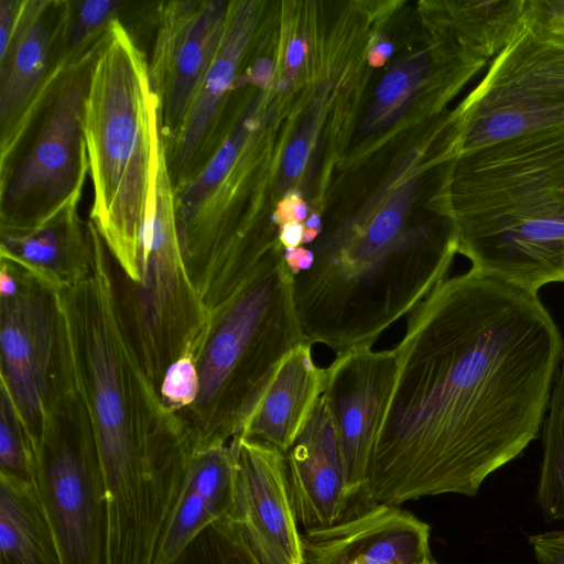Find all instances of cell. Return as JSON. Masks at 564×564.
Wrapping results in <instances>:
<instances>
[{"mask_svg":"<svg viewBox=\"0 0 564 564\" xmlns=\"http://www.w3.org/2000/svg\"><path fill=\"white\" fill-rule=\"evenodd\" d=\"M281 246L275 243L248 280L209 312L195 354L199 392L176 412L192 456L240 435L284 358L307 340Z\"/></svg>","mask_w":564,"mask_h":564,"instance_id":"cell-5","label":"cell"},{"mask_svg":"<svg viewBox=\"0 0 564 564\" xmlns=\"http://www.w3.org/2000/svg\"><path fill=\"white\" fill-rule=\"evenodd\" d=\"M34 484L63 564H105V485L88 413L75 383L65 332L35 449Z\"/></svg>","mask_w":564,"mask_h":564,"instance_id":"cell-8","label":"cell"},{"mask_svg":"<svg viewBox=\"0 0 564 564\" xmlns=\"http://www.w3.org/2000/svg\"><path fill=\"white\" fill-rule=\"evenodd\" d=\"M236 454L230 443L191 457L160 535L153 564H174L208 527L230 516L236 495Z\"/></svg>","mask_w":564,"mask_h":564,"instance_id":"cell-17","label":"cell"},{"mask_svg":"<svg viewBox=\"0 0 564 564\" xmlns=\"http://www.w3.org/2000/svg\"><path fill=\"white\" fill-rule=\"evenodd\" d=\"M304 564H429L430 527L398 506L376 505L302 534Z\"/></svg>","mask_w":564,"mask_h":564,"instance_id":"cell-15","label":"cell"},{"mask_svg":"<svg viewBox=\"0 0 564 564\" xmlns=\"http://www.w3.org/2000/svg\"><path fill=\"white\" fill-rule=\"evenodd\" d=\"M174 564H260L227 517L203 531Z\"/></svg>","mask_w":564,"mask_h":564,"instance_id":"cell-24","label":"cell"},{"mask_svg":"<svg viewBox=\"0 0 564 564\" xmlns=\"http://www.w3.org/2000/svg\"><path fill=\"white\" fill-rule=\"evenodd\" d=\"M308 155L305 139H297L289 145L284 156V171L290 177H296L303 170Z\"/></svg>","mask_w":564,"mask_h":564,"instance_id":"cell-31","label":"cell"},{"mask_svg":"<svg viewBox=\"0 0 564 564\" xmlns=\"http://www.w3.org/2000/svg\"><path fill=\"white\" fill-rule=\"evenodd\" d=\"M523 22L541 39L564 47V0H524Z\"/></svg>","mask_w":564,"mask_h":564,"instance_id":"cell-28","label":"cell"},{"mask_svg":"<svg viewBox=\"0 0 564 564\" xmlns=\"http://www.w3.org/2000/svg\"><path fill=\"white\" fill-rule=\"evenodd\" d=\"M231 444L237 476L235 503L228 518L260 564H304L285 454L240 435Z\"/></svg>","mask_w":564,"mask_h":564,"instance_id":"cell-13","label":"cell"},{"mask_svg":"<svg viewBox=\"0 0 564 564\" xmlns=\"http://www.w3.org/2000/svg\"><path fill=\"white\" fill-rule=\"evenodd\" d=\"M529 542L539 564H564V530L531 535Z\"/></svg>","mask_w":564,"mask_h":564,"instance_id":"cell-29","label":"cell"},{"mask_svg":"<svg viewBox=\"0 0 564 564\" xmlns=\"http://www.w3.org/2000/svg\"><path fill=\"white\" fill-rule=\"evenodd\" d=\"M542 463L536 501L549 520H564V358L542 425Z\"/></svg>","mask_w":564,"mask_h":564,"instance_id":"cell-22","label":"cell"},{"mask_svg":"<svg viewBox=\"0 0 564 564\" xmlns=\"http://www.w3.org/2000/svg\"><path fill=\"white\" fill-rule=\"evenodd\" d=\"M285 466L295 517L305 531L328 528L351 516L341 451L324 395L285 453Z\"/></svg>","mask_w":564,"mask_h":564,"instance_id":"cell-16","label":"cell"},{"mask_svg":"<svg viewBox=\"0 0 564 564\" xmlns=\"http://www.w3.org/2000/svg\"><path fill=\"white\" fill-rule=\"evenodd\" d=\"M65 0H24L12 36L0 52V133L29 105L61 59Z\"/></svg>","mask_w":564,"mask_h":564,"instance_id":"cell-18","label":"cell"},{"mask_svg":"<svg viewBox=\"0 0 564 564\" xmlns=\"http://www.w3.org/2000/svg\"><path fill=\"white\" fill-rule=\"evenodd\" d=\"M127 4L116 0H65L59 58L82 54L97 43Z\"/></svg>","mask_w":564,"mask_h":564,"instance_id":"cell-23","label":"cell"},{"mask_svg":"<svg viewBox=\"0 0 564 564\" xmlns=\"http://www.w3.org/2000/svg\"><path fill=\"white\" fill-rule=\"evenodd\" d=\"M312 345L304 340L288 354L240 436L288 452L326 387L327 368L315 364Z\"/></svg>","mask_w":564,"mask_h":564,"instance_id":"cell-19","label":"cell"},{"mask_svg":"<svg viewBox=\"0 0 564 564\" xmlns=\"http://www.w3.org/2000/svg\"><path fill=\"white\" fill-rule=\"evenodd\" d=\"M111 279L120 322L160 392L167 368L184 355L196 354L209 323V311L184 262L161 131L155 149L154 205L142 245L124 264H111Z\"/></svg>","mask_w":564,"mask_h":564,"instance_id":"cell-7","label":"cell"},{"mask_svg":"<svg viewBox=\"0 0 564 564\" xmlns=\"http://www.w3.org/2000/svg\"><path fill=\"white\" fill-rule=\"evenodd\" d=\"M426 68V61H413L389 72L378 87L375 109L367 124L370 128L383 127L387 121L393 119L410 99Z\"/></svg>","mask_w":564,"mask_h":564,"instance_id":"cell-26","label":"cell"},{"mask_svg":"<svg viewBox=\"0 0 564 564\" xmlns=\"http://www.w3.org/2000/svg\"><path fill=\"white\" fill-rule=\"evenodd\" d=\"M305 232V226L301 223L286 221L280 230L279 240L284 248H297L304 243Z\"/></svg>","mask_w":564,"mask_h":564,"instance_id":"cell-33","label":"cell"},{"mask_svg":"<svg viewBox=\"0 0 564 564\" xmlns=\"http://www.w3.org/2000/svg\"><path fill=\"white\" fill-rule=\"evenodd\" d=\"M88 275L59 291L70 362L107 498L106 564H153L192 454L120 322L108 250L89 221Z\"/></svg>","mask_w":564,"mask_h":564,"instance_id":"cell-2","label":"cell"},{"mask_svg":"<svg viewBox=\"0 0 564 564\" xmlns=\"http://www.w3.org/2000/svg\"><path fill=\"white\" fill-rule=\"evenodd\" d=\"M250 70L252 82L258 85H263L271 76L272 65L267 58H260L253 64Z\"/></svg>","mask_w":564,"mask_h":564,"instance_id":"cell-34","label":"cell"},{"mask_svg":"<svg viewBox=\"0 0 564 564\" xmlns=\"http://www.w3.org/2000/svg\"><path fill=\"white\" fill-rule=\"evenodd\" d=\"M304 56V44L301 40H293L288 47L286 62L290 66H297Z\"/></svg>","mask_w":564,"mask_h":564,"instance_id":"cell-35","label":"cell"},{"mask_svg":"<svg viewBox=\"0 0 564 564\" xmlns=\"http://www.w3.org/2000/svg\"><path fill=\"white\" fill-rule=\"evenodd\" d=\"M104 36L86 52L61 58L0 133V231L36 228L79 204L89 173L84 101Z\"/></svg>","mask_w":564,"mask_h":564,"instance_id":"cell-6","label":"cell"},{"mask_svg":"<svg viewBox=\"0 0 564 564\" xmlns=\"http://www.w3.org/2000/svg\"><path fill=\"white\" fill-rule=\"evenodd\" d=\"M24 0H0V52L8 45L15 29Z\"/></svg>","mask_w":564,"mask_h":564,"instance_id":"cell-30","label":"cell"},{"mask_svg":"<svg viewBox=\"0 0 564 564\" xmlns=\"http://www.w3.org/2000/svg\"><path fill=\"white\" fill-rule=\"evenodd\" d=\"M35 447L9 397L0 387V473L34 482Z\"/></svg>","mask_w":564,"mask_h":564,"instance_id":"cell-25","label":"cell"},{"mask_svg":"<svg viewBox=\"0 0 564 564\" xmlns=\"http://www.w3.org/2000/svg\"><path fill=\"white\" fill-rule=\"evenodd\" d=\"M457 118L459 154L564 127V47L541 39L523 22L492 58Z\"/></svg>","mask_w":564,"mask_h":564,"instance_id":"cell-9","label":"cell"},{"mask_svg":"<svg viewBox=\"0 0 564 564\" xmlns=\"http://www.w3.org/2000/svg\"><path fill=\"white\" fill-rule=\"evenodd\" d=\"M253 8L229 2L225 31L216 55L176 137L164 143L173 188L192 181L219 150L231 129L226 108L249 42Z\"/></svg>","mask_w":564,"mask_h":564,"instance_id":"cell-14","label":"cell"},{"mask_svg":"<svg viewBox=\"0 0 564 564\" xmlns=\"http://www.w3.org/2000/svg\"><path fill=\"white\" fill-rule=\"evenodd\" d=\"M449 199L470 269L533 294L564 282V127L459 154Z\"/></svg>","mask_w":564,"mask_h":564,"instance_id":"cell-3","label":"cell"},{"mask_svg":"<svg viewBox=\"0 0 564 564\" xmlns=\"http://www.w3.org/2000/svg\"><path fill=\"white\" fill-rule=\"evenodd\" d=\"M392 52V46L389 42H381L376 47L375 61L386 59Z\"/></svg>","mask_w":564,"mask_h":564,"instance_id":"cell-36","label":"cell"},{"mask_svg":"<svg viewBox=\"0 0 564 564\" xmlns=\"http://www.w3.org/2000/svg\"><path fill=\"white\" fill-rule=\"evenodd\" d=\"M83 129L94 191L89 220L120 265L139 250L153 212L161 126L149 62L119 18L94 61Z\"/></svg>","mask_w":564,"mask_h":564,"instance_id":"cell-4","label":"cell"},{"mask_svg":"<svg viewBox=\"0 0 564 564\" xmlns=\"http://www.w3.org/2000/svg\"><path fill=\"white\" fill-rule=\"evenodd\" d=\"M228 3L171 0L158 7V30L149 76L158 100L163 142L181 130L219 47Z\"/></svg>","mask_w":564,"mask_h":564,"instance_id":"cell-11","label":"cell"},{"mask_svg":"<svg viewBox=\"0 0 564 564\" xmlns=\"http://www.w3.org/2000/svg\"><path fill=\"white\" fill-rule=\"evenodd\" d=\"M394 350L367 508L477 495L542 430L564 338L538 294L470 269L405 317Z\"/></svg>","mask_w":564,"mask_h":564,"instance_id":"cell-1","label":"cell"},{"mask_svg":"<svg viewBox=\"0 0 564 564\" xmlns=\"http://www.w3.org/2000/svg\"><path fill=\"white\" fill-rule=\"evenodd\" d=\"M199 392V377L194 354L175 360L165 371L160 395L164 405L176 413L191 406Z\"/></svg>","mask_w":564,"mask_h":564,"instance_id":"cell-27","label":"cell"},{"mask_svg":"<svg viewBox=\"0 0 564 564\" xmlns=\"http://www.w3.org/2000/svg\"><path fill=\"white\" fill-rule=\"evenodd\" d=\"M397 371L394 348H356L327 367L325 397L336 429L355 513L366 509L368 470L377 430Z\"/></svg>","mask_w":564,"mask_h":564,"instance_id":"cell-12","label":"cell"},{"mask_svg":"<svg viewBox=\"0 0 564 564\" xmlns=\"http://www.w3.org/2000/svg\"><path fill=\"white\" fill-rule=\"evenodd\" d=\"M429 564H436L433 560Z\"/></svg>","mask_w":564,"mask_h":564,"instance_id":"cell-37","label":"cell"},{"mask_svg":"<svg viewBox=\"0 0 564 564\" xmlns=\"http://www.w3.org/2000/svg\"><path fill=\"white\" fill-rule=\"evenodd\" d=\"M73 204L36 228L0 231L1 258L19 263L57 290L85 279L94 262L88 221Z\"/></svg>","mask_w":564,"mask_h":564,"instance_id":"cell-20","label":"cell"},{"mask_svg":"<svg viewBox=\"0 0 564 564\" xmlns=\"http://www.w3.org/2000/svg\"><path fill=\"white\" fill-rule=\"evenodd\" d=\"M0 263V387L36 449L61 345L59 290L17 262Z\"/></svg>","mask_w":564,"mask_h":564,"instance_id":"cell-10","label":"cell"},{"mask_svg":"<svg viewBox=\"0 0 564 564\" xmlns=\"http://www.w3.org/2000/svg\"><path fill=\"white\" fill-rule=\"evenodd\" d=\"M283 257L293 276L310 270L314 263V252L311 248H284Z\"/></svg>","mask_w":564,"mask_h":564,"instance_id":"cell-32","label":"cell"},{"mask_svg":"<svg viewBox=\"0 0 564 564\" xmlns=\"http://www.w3.org/2000/svg\"><path fill=\"white\" fill-rule=\"evenodd\" d=\"M0 564H63L34 482L0 473Z\"/></svg>","mask_w":564,"mask_h":564,"instance_id":"cell-21","label":"cell"}]
</instances>
